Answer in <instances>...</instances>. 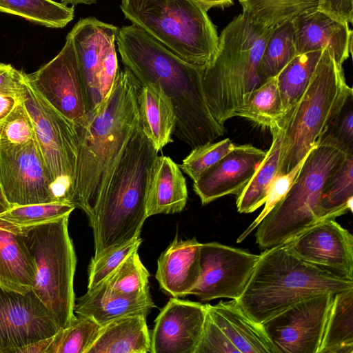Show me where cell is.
Wrapping results in <instances>:
<instances>
[{
	"label": "cell",
	"mask_w": 353,
	"mask_h": 353,
	"mask_svg": "<svg viewBox=\"0 0 353 353\" xmlns=\"http://www.w3.org/2000/svg\"><path fill=\"white\" fill-rule=\"evenodd\" d=\"M116 42L121 61L140 84L160 85L173 105L174 135L194 148L212 142L225 128L212 115L203 86V69L174 54L139 27L119 28Z\"/></svg>",
	"instance_id": "6da1fadb"
},
{
	"label": "cell",
	"mask_w": 353,
	"mask_h": 353,
	"mask_svg": "<svg viewBox=\"0 0 353 353\" xmlns=\"http://www.w3.org/2000/svg\"><path fill=\"white\" fill-rule=\"evenodd\" d=\"M140 86L128 68L119 69L109 94L76 125L79 144L72 203L89 220L129 139L140 126Z\"/></svg>",
	"instance_id": "7a4b0ae2"
},
{
	"label": "cell",
	"mask_w": 353,
	"mask_h": 353,
	"mask_svg": "<svg viewBox=\"0 0 353 353\" xmlns=\"http://www.w3.org/2000/svg\"><path fill=\"white\" fill-rule=\"evenodd\" d=\"M157 157L158 151L140 125L129 139L89 220L94 235L92 259L140 236L148 218L147 193Z\"/></svg>",
	"instance_id": "3957f363"
},
{
	"label": "cell",
	"mask_w": 353,
	"mask_h": 353,
	"mask_svg": "<svg viewBox=\"0 0 353 353\" xmlns=\"http://www.w3.org/2000/svg\"><path fill=\"white\" fill-rule=\"evenodd\" d=\"M352 289L353 279L300 259L284 243L260 254L244 292L236 301L261 324L303 300Z\"/></svg>",
	"instance_id": "277c9868"
},
{
	"label": "cell",
	"mask_w": 353,
	"mask_h": 353,
	"mask_svg": "<svg viewBox=\"0 0 353 353\" xmlns=\"http://www.w3.org/2000/svg\"><path fill=\"white\" fill-rule=\"evenodd\" d=\"M272 29L242 12L219 36L216 52L203 69L202 81L210 112L220 124L235 117L246 97L262 83L259 63Z\"/></svg>",
	"instance_id": "5b68a950"
},
{
	"label": "cell",
	"mask_w": 353,
	"mask_h": 353,
	"mask_svg": "<svg viewBox=\"0 0 353 353\" xmlns=\"http://www.w3.org/2000/svg\"><path fill=\"white\" fill-rule=\"evenodd\" d=\"M351 94L343 66L324 48L305 92L281 120L283 139L277 176L289 173L303 161Z\"/></svg>",
	"instance_id": "8992f818"
},
{
	"label": "cell",
	"mask_w": 353,
	"mask_h": 353,
	"mask_svg": "<svg viewBox=\"0 0 353 353\" xmlns=\"http://www.w3.org/2000/svg\"><path fill=\"white\" fill-rule=\"evenodd\" d=\"M350 152L327 134L310 150L289 190L256 226V242L268 249L292 239L319 221L323 185Z\"/></svg>",
	"instance_id": "52a82bcc"
},
{
	"label": "cell",
	"mask_w": 353,
	"mask_h": 353,
	"mask_svg": "<svg viewBox=\"0 0 353 353\" xmlns=\"http://www.w3.org/2000/svg\"><path fill=\"white\" fill-rule=\"evenodd\" d=\"M125 19L183 61L204 69L219 35L208 12L193 0H121Z\"/></svg>",
	"instance_id": "ba28073f"
},
{
	"label": "cell",
	"mask_w": 353,
	"mask_h": 353,
	"mask_svg": "<svg viewBox=\"0 0 353 353\" xmlns=\"http://www.w3.org/2000/svg\"><path fill=\"white\" fill-rule=\"evenodd\" d=\"M70 215L17 228L36 267L34 292L46 305L60 329L74 319V276L77 258L68 232Z\"/></svg>",
	"instance_id": "9c48e42d"
},
{
	"label": "cell",
	"mask_w": 353,
	"mask_h": 353,
	"mask_svg": "<svg viewBox=\"0 0 353 353\" xmlns=\"http://www.w3.org/2000/svg\"><path fill=\"white\" fill-rule=\"evenodd\" d=\"M23 101L34 125L54 195L57 201L72 203L79 144L76 125L38 93L26 76Z\"/></svg>",
	"instance_id": "30bf717a"
},
{
	"label": "cell",
	"mask_w": 353,
	"mask_h": 353,
	"mask_svg": "<svg viewBox=\"0 0 353 353\" xmlns=\"http://www.w3.org/2000/svg\"><path fill=\"white\" fill-rule=\"evenodd\" d=\"M119 28L95 17L79 19L72 36L88 100V112L109 94L119 67L115 42Z\"/></svg>",
	"instance_id": "8fae6325"
},
{
	"label": "cell",
	"mask_w": 353,
	"mask_h": 353,
	"mask_svg": "<svg viewBox=\"0 0 353 353\" xmlns=\"http://www.w3.org/2000/svg\"><path fill=\"white\" fill-rule=\"evenodd\" d=\"M0 185L12 207L57 201L35 137L21 145L0 144Z\"/></svg>",
	"instance_id": "7c38bea8"
},
{
	"label": "cell",
	"mask_w": 353,
	"mask_h": 353,
	"mask_svg": "<svg viewBox=\"0 0 353 353\" xmlns=\"http://www.w3.org/2000/svg\"><path fill=\"white\" fill-rule=\"evenodd\" d=\"M260 254L217 242L201 243V274L189 294L203 301L238 299L244 292Z\"/></svg>",
	"instance_id": "4fadbf2b"
},
{
	"label": "cell",
	"mask_w": 353,
	"mask_h": 353,
	"mask_svg": "<svg viewBox=\"0 0 353 353\" xmlns=\"http://www.w3.org/2000/svg\"><path fill=\"white\" fill-rule=\"evenodd\" d=\"M26 76L38 93L75 125L88 115L86 92L70 32L63 47L52 60Z\"/></svg>",
	"instance_id": "5bb4252c"
},
{
	"label": "cell",
	"mask_w": 353,
	"mask_h": 353,
	"mask_svg": "<svg viewBox=\"0 0 353 353\" xmlns=\"http://www.w3.org/2000/svg\"><path fill=\"white\" fill-rule=\"evenodd\" d=\"M333 296L303 300L261 323L278 353H318Z\"/></svg>",
	"instance_id": "9a60e30c"
},
{
	"label": "cell",
	"mask_w": 353,
	"mask_h": 353,
	"mask_svg": "<svg viewBox=\"0 0 353 353\" xmlns=\"http://www.w3.org/2000/svg\"><path fill=\"white\" fill-rule=\"evenodd\" d=\"M59 330L51 312L32 290L21 293L0 286V353H12Z\"/></svg>",
	"instance_id": "2e32d148"
},
{
	"label": "cell",
	"mask_w": 353,
	"mask_h": 353,
	"mask_svg": "<svg viewBox=\"0 0 353 353\" xmlns=\"http://www.w3.org/2000/svg\"><path fill=\"white\" fill-rule=\"evenodd\" d=\"M285 243L300 259L353 279V236L334 219L319 221Z\"/></svg>",
	"instance_id": "e0dca14e"
},
{
	"label": "cell",
	"mask_w": 353,
	"mask_h": 353,
	"mask_svg": "<svg viewBox=\"0 0 353 353\" xmlns=\"http://www.w3.org/2000/svg\"><path fill=\"white\" fill-rule=\"evenodd\" d=\"M206 313L205 305L170 298L154 321L152 353H195Z\"/></svg>",
	"instance_id": "ac0fdd59"
},
{
	"label": "cell",
	"mask_w": 353,
	"mask_h": 353,
	"mask_svg": "<svg viewBox=\"0 0 353 353\" xmlns=\"http://www.w3.org/2000/svg\"><path fill=\"white\" fill-rule=\"evenodd\" d=\"M267 151L251 144L234 145L193 183L203 205L229 194L238 196L250 181Z\"/></svg>",
	"instance_id": "d6986e66"
},
{
	"label": "cell",
	"mask_w": 353,
	"mask_h": 353,
	"mask_svg": "<svg viewBox=\"0 0 353 353\" xmlns=\"http://www.w3.org/2000/svg\"><path fill=\"white\" fill-rule=\"evenodd\" d=\"M296 54L322 50L327 48L336 62L343 63L352 50V30L341 22L316 9L292 21Z\"/></svg>",
	"instance_id": "ffe728a7"
},
{
	"label": "cell",
	"mask_w": 353,
	"mask_h": 353,
	"mask_svg": "<svg viewBox=\"0 0 353 353\" xmlns=\"http://www.w3.org/2000/svg\"><path fill=\"white\" fill-rule=\"evenodd\" d=\"M201 243L195 238L179 240L177 236L157 260L155 277L161 290L172 297H183L199 281Z\"/></svg>",
	"instance_id": "44dd1931"
},
{
	"label": "cell",
	"mask_w": 353,
	"mask_h": 353,
	"mask_svg": "<svg viewBox=\"0 0 353 353\" xmlns=\"http://www.w3.org/2000/svg\"><path fill=\"white\" fill-rule=\"evenodd\" d=\"M205 307L239 353H278L262 325L252 320L236 300L205 304Z\"/></svg>",
	"instance_id": "7402d4cb"
},
{
	"label": "cell",
	"mask_w": 353,
	"mask_h": 353,
	"mask_svg": "<svg viewBox=\"0 0 353 353\" xmlns=\"http://www.w3.org/2000/svg\"><path fill=\"white\" fill-rule=\"evenodd\" d=\"M188 198L186 180L179 165L168 156H158L148 185L147 216L180 212Z\"/></svg>",
	"instance_id": "603a6c76"
},
{
	"label": "cell",
	"mask_w": 353,
	"mask_h": 353,
	"mask_svg": "<svg viewBox=\"0 0 353 353\" xmlns=\"http://www.w3.org/2000/svg\"><path fill=\"white\" fill-rule=\"evenodd\" d=\"M34 260L17 228L0 219V286L21 293L32 290Z\"/></svg>",
	"instance_id": "cb8c5ba5"
},
{
	"label": "cell",
	"mask_w": 353,
	"mask_h": 353,
	"mask_svg": "<svg viewBox=\"0 0 353 353\" xmlns=\"http://www.w3.org/2000/svg\"><path fill=\"white\" fill-rule=\"evenodd\" d=\"M150 294L127 296L117 292L101 283L75 301L74 312L92 318L100 325L127 315L148 316L155 307Z\"/></svg>",
	"instance_id": "d4e9b609"
},
{
	"label": "cell",
	"mask_w": 353,
	"mask_h": 353,
	"mask_svg": "<svg viewBox=\"0 0 353 353\" xmlns=\"http://www.w3.org/2000/svg\"><path fill=\"white\" fill-rule=\"evenodd\" d=\"M137 102L141 130L159 152L173 142L176 117L171 100L159 85L145 83L141 84Z\"/></svg>",
	"instance_id": "484cf974"
},
{
	"label": "cell",
	"mask_w": 353,
	"mask_h": 353,
	"mask_svg": "<svg viewBox=\"0 0 353 353\" xmlns=\"http://www.w3.org/2000/svg\"><path fill=\"white\" fill-rule=\"evenodd\" d=\"M146 317L127 315L102 325L86 353H152Z\"/></svg>",
	"instance_id": "4316f807"
},
{
	"label": "cell",
	"mask_w": 353,
	"mask_h": 353,
	"mask_svg": "<svg viewBox=\"0 0 353 353\" xmlns=\"http://www.w3.org/2000/svg\"><path fill=\"white\" fill-rule=\"evenodd\" d=\"M270 129L272 135L270 148L250 181L236 196V208L240 213H251L265 203L270 186L278 174L283 139L281 121Z\"/></svg>",
	"instance_id": "83f0119b"
},
{
	"label": "cell",
	"mask_w": 353,
	"mask_h": 353,
	"mask_svg": "<svg viewBox=\"0 0 353 353\" xmlns=\"http://www.w3.org/2000/svg\"><path fill=\"white\" fill-rule=\"evenodd\" d=\"M318 353H353V289L334 295Z\"/></svg>",
	"instance_id": "f1b7e54d"
},
{
	"label": "cell",
	"mask_w": 353,
	"mask_h": 353,
	"mask_svg": "<svg viewBox=\"0 0 353 353\" xmlns=\"http://www.w3.org/2000/svg\"><path fill=\"white\" fill-rule=\"evenodd\" d=\"M353 152L346 154L325 181L319 206V221L352 212Z\"/></svg>",
	"instance_id": "f546056e"
},
{
	"label": "cell",
	"mask_w": 353,
	"mask_h": 353,
	"mask_svg": "<svg viewBox=\"0 0 353 353\" xmlns=\"http://www.w3.org/2000/svg\"><path fill=\"white\" fill-rule=\"evenodd\" d=\"M284 115L276 76L266 79L254 89L246 97L235 117H244L270 128L279 123Z\"/></svg>",
	"instance_id": "4dcf8cb0"
},
{
	"label": "cell",
	"mask_w": 353,
	"mask_h": 353,
	"mask_svg": "<svg viewBox=\"0 0 353 353\" xmlns=\"http://www.w3.org/2000/svg\"><path fill=\"white\" fill-rule=\"evenodd\" d=\"M321 52L316 50L296 54L276 75L285 114L291 110L305 92Z\"/></svg>",
	"instance_id": "1f68e13d"
},
{
	"label": "cell",
	"mask_w": 353,
	"mask_h": 353,
	"mask_svg": "<svg viewBox=\"0 0 353 353\" xmlns=\"http://www.w3.org/2000/svg\"><path fill=\"white\" fill-rule=\"evenodd\" d=\"M0 12L48 28H61L74 18V6L52 0H0Z\"/></svg>",
	"instance_id": "d6a6232c"
},
{
	"label": "cell",
	"mask_w": 353,
	"mask_h": 353,
	"mask_svg": "<svg viewBox=\"0 0 353 353\" xmlns=\"http://www.w3.org/2000/svg\"><path fill=\"white\" fill-rule=\"evenodd\" d=\"M243 12L256 22L274 28L318 9V0H239Z\"/></svg>",
	"instance_id": "836d02e7"
},
{
	"label": "cell",
	"mask_w": 353,
	"mask_h": 353,
	"mask_svg": "<svg viewBox=\"0 0 353 353\" xmlns=\"http://www.w3.org/2000/svg\"><path fill=\"white\" fill-rule=\"evenodd\" d=\"M296 55L292 21L273 28L261 58L259 73L262 83L276 77Z\"/></svg>",
	"instance_id": "e575fe53"
},
{
	"label": "cell",
	"mask_w": 353,
	"mask_h": 353,
	"mask_svg": "<svg viewBox=\"0 0 353 353\" xmlns=\"http://www.w3.org/2000/svg\"><path fill=\"white\" fill-rule=\"evenodd\" d=\"M101 327L92 318L76 315L70 325L60 329L53 336L47 353H86Z\"/></svg>",
	"instance_id": "d590c367"
},
{
	"label": "cell",
	"mask_w": 353,
	"mask_h": 353,
	"mask_svg": "<svg viewBox=\"0 0 353 353\" xmlns=\"http://www.w3.org/2000/svg\"><path fill=\"white\" fill-rule=\"evenodd\" d=\"M137 251L134 250L102 283L111 290L127 296L150 294V273L141 262Z\"/></svg>",
	"instance_id": "8d00e7d4"
},
{
	"label": "cell",
	"mask_w": 353,
	"mask_h": 353,
	"mask_svg": "<svg viewBox=\"0 0 353 353\" xmlns=\"http://www.w3.org/2000/svg\"><path fill=\"white\" fill-rule=\"evenodd\" d=\"M75 208L65 201L18 205L0 214V219L17 228L28 227L70 215Z\"/></svg>",
	"instance_id": "74e56055"
},
{
	"label": "cell",
	"mask_w": 353,
	"mask_h": 353,
	"mask_svg": "<svg viewBox=\"0 0 353 353\" xmlns=\"http://www.w3.org/2000/svg\"><path fill=\"white\" fill-rule=\"evenodd\" d=\"M234 144L226 138L220 141L210 142L192 149L179 165L193 181H196L210 167L218 162L234 148Z\"/></svg>",
	"instance_id": "f35d334b"
},
{
	"label": "cell",
	"mask_w": 353,
	"mask_h": 353,
	"mask_svg": "<svg viewBox=\"0 0 353 353\" xmlns=\"http://www.w3.org/2000/svg\"><path fill=\"white\" fill-rule=\"evenodd\" d=\"M142 242L139 236L112 248L97 259H92L88 268V291L103 282Z\"/></svg>",
	"instance_id": "ab89813d"
},
{
	"label": "cell",
	"mask_w": 353,
	"mask_h": 353,
	"mask_svg": "<svg viewBox=\"0 0 353 353\" xmlns=\"http://www.w3.org/2000/svg\"><path fill=\"white\" fill-rule=\"evenodd\" d=\"M34 137V125L22 99L0 121V144L21 145Z\"/></svg>",
	"instance_id": "60d3db41"
},
{
	"label": "cell",
	"mask_w": 353,
	"mask_h": 353,
	"mask_svg": "<svg viewBox=\"0 0 353 353\" xmlns=\"http://www.w3.org/2000/svg\"><path fill=\"white\" fill-rule=\"evenodd\" d=\"M323 134L333 138L347 152H353V94L347 97Z\"/></svg>",
	"instance_id": "b9f144b4"
},
{
	"label": "cell",
	"mask_w": 353,
	"mask_h": 353,
	"mask_svg": "<svg viewBox=\"0 0 353 353\" xmlns=\"http://www.w3.org/2000/svg\"><path fill=\"white\" fill-rule=\"evenodd\" d=\"M239 353L226 334L206 313L201 339L195 353Z\"/></svg>",
	"instance_id": "7bdbcfd3"
},
{
	"label": "cell",
	"mask_w": 353,
	"mask_h": 353,
	"mask_svg": "<svg viewBox=\"0 0 353 353\" xmlns=\"http://www.w3.org/2000/svg\"><path fill=\"white\" fill-rule=\"evenodd\" d=\"M296 165L292 171L284 175L276 176L272 182L269 190L265 207L256 217V219L250 224L245 232L239 237L237 243H240L254 229L261 221V219L268 213V212L278 203L286 194L291 186L297 172L303 161Z\"/></svg>",
	"instance_id": "ee69618b"
},
{
	"label": "cell",
	"mask_w": 353,
	"mask_h": 353,
	"mask_svg": "<svg viewBox=\"0 0 353 353\" xmlns=\"http://www.w3.org/2000/svg\"><path fill=\"white\" fill-rule=\"evenodd\" d=\"M318 10L341 22H353V0H318Z\"/></svg>",
	"instance_id": "f6af8a7d"
},
{
	"label": "cell",
	"mask_w": 353,
	"mask_h": 353,
	"mask_svg": "<svg viewBox=\"0 0 353 353\" xmlns=\"http://www.w3.org/2000/svg\"><path fill=\"white\" fill-rule=\"evenodd\" d=\"M26 73L10 64L0 63V92L22 93Z\"/></svg>",
	"instance_id": "bcb514c9"
},
{
	"label": "cell",
	"mask_w": 353,
	"mask_h": 353,
	"mask_svg": "<svg viewBox=\"0 0 353 353\" xmlns=\"http://www.w3.org/2000/svg\"><path fill=\"white\" fill-rule=\"evenodd\" d=\"M22 99L23 92H0V121L3 120Z\"/></svg>",
	"instance_id": "7dc6e473"
},
{
	"label": "cell",
	"mask_w": 353,
	"mask_h": 353,
	"mask_svg": "<svg viewBox=\"0 0 353 353\" xmlns=\"http://www.w3.org/2000/svg\"><path fill=\"white\" fill-rule=\"evenodd\" d=\"M53 336L36 341L17 348L12 353H47L52 341Z\"/></svg>",
	"instance_id": "c3c4849f"
},
{
	"label": "cell",
	"mask_w": 353,
	"mask_h": 353,
	"mask_svg": "<svg viewBox=\"0 0 353 353\" xmlns=\"http://www.w3.org/2000/svg\"><path fill=\"white\" fill-rule=\"evenodd\" d=\"M205 11L215 7H227L233 4L234 0H193Z\"/></svg>",
	"instance_id": "681fc988"
},
{
	"label": "cell",
	"mask_w": 353,
	"mask_h": 353,
	"mask_svg": "<svg viewBox=\"0 0 353 353\" xmlns=\"http://www.w3.org/2000/svg\"><path fill=\"white\" fill-rule=\"evenodd\" d=\"M11 208L12 206L8 203V202L6 199L0 185V214L5 212Z\"/></svg>",
	"instance_id": "f907efd6"
},
{
	"label": "cell",
	"mask_w": 353,
	"mask_h": 353,
	"mask_svg": "<svg viewBox=\"0 0 353 353\" xmlns=\"http://www.w3.org/2000/svg\"><path fill=\"white\" fill-rule=\"evenodd\" d=\"M97 0H61V3L67 4L70 3L72 5H77L80 3L90 5L94 3Z\"/></svg>",
	"instance_id": "816d5d0a"
}]
</instances>
